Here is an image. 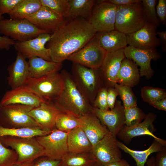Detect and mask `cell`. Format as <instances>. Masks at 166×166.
I'll list each match as a JSON object with an SVG mask.
<instances>
[{"label": "cell", "mask_w": 166, "mask_h": 166, "mask_svg": "<svg viewBox=\"0 0 166 166\" xmlns=\"http://www.w3.org/2000/svg\"><path fill=\"white\" fill-rule=\"evenodd\" d=\"M81 128L93 146L106 135L110 133L101 123L93 112L80 117Z\"/></svg>", "instance_id": "7402d4cb"}, {"label": "cell", "mask_w": 166, "mask_h": 166, "mask_svg": "<svg viewBox=\"0 0 166 166\" xmlns=\"http://www.w3.org/2000/svg\"><path fill=\"white\" fill-rule=\"evenodd\" d=\"M107 53L95 36L84 46L69 56L67 60L89 68L98 69L101 68Z\"/></svg>", "instance_id": "9c48e42d"}, {"label": "cell", "mask_w": 166, "mask_h": 166, "mask_svg": "<svg viewBox=\"0 0 166 166\" xmlns=\"http://www.w3.org/2000/svg\"><path fill=\"white\" fill-rule=\"evenodd\" d=\"M25 85L46 101L53 102L61 93L64 83L61 73L57 71L39 77H29Z\"/></svg>", "instance_id": "5b68a950"}, {"label": "cell", "mask_w": 166, "mask_h": 166, "mask_svg": "<svg viewBox=\"0 0 166 166\" xmlns=\"http://www.w3.org/2000/svg\"><path fill=\"white\" fill-rule=\"evenodd\" d=\"M124 51L126 58L133 61L139 67L140 77L144 76L147 79L152 77L154 71L151 66V61H156L160 57L156 48L141 49L128 45Z\"/></svg>", "instance_id": "4fadbf2b"}, {"label": "cell", "mask_w": 166, "mask_h": 166, "mask_svg": "<svg viewBox=\"0 0 166 166\" xmlns=\"http://www.w3.org/2000/svg\"><path fill=\"white\" fill-rule=\"evenodd\" d=\"M67 144L69 152L73 153L90 152L93 147L90 142L80 127L68 132Z\"/></svg>", "instance_id": "4316f807"}, {"label": "cell", "mask_w": 166, "mask_h": 166, "mask_svg": "<svg viewBox=\"0 0 166 166\" xmlns=\"http://www.w3.org/2000/svg\"><path fill=\"white\" fill-rule=\"evenodd\" d=\"M117 144L120 149L132 156L136 161L137 166H144L148 156L151 154L157 152L166 147L155 140L148 148L143 151H136L131 149L123 143L118 140L117 141Z\"/></svg>", "instance_id": "83f0119b"}, {"label": "cell", "mask_w": 166, "mask_h": 166, "mask_svg": "<svg viewBox=\"0 0 166 166\" xmlns=\"http://www.w3.org/2000/svg\"><path fill=\"white\" fill-rule=\"evenodd\" d=\"M33 108L20 104L0 105V125L10 128L39 127L29 114Z\"/></svg>", "instance_id": "52a82bcc"}, {"label": "cell", "mask_w": 166, "mask_h": 166, "mask_svg": "<svg viewBox=\"0 0 166 166\" xmlns=\"http://www.w3.org/2000/svg\"><path fill=\"white\" fill-rule=\"evenodd\" d=\"M116 137L109 133L93 146L91 152L96 162L106 166L121 159Z\"/></svg>", "instance_id": "7c38bea8"}, {"label": "cell", "mask_w": 166, "mask_h": 166, "mask_svg": "<svg viewBox=\"0 0 166 166\" xmlns=\"http://www.w3.org/2000/svg\"><path fill=\"white\" fill-rule=\"evenodd\" d=\"M81 124L80 118L62 112L57 117L55 128L61 131L68 133L73 129L81 127Z\"/></svg>", "instance_id": "d6a6232c"}, {"label": "cell", "mask_w": 166, "mask_h": 166, "mask_svg": "<svg viewBox=\"0 0 166 166\" xmlns=\"http://www.w3.org/2000/svg\"><path fill=\"white\" fill-rule=\"evenodd\" d=\"M96 160L91 151L68 152L61 160V166H92Z\"/></svg>", "instance_id": "1f68e13d"}, {"label": "cell", "mask_w": 166, "mask_h": 166, "mask_svg": "<svg viewBox=\"0 0 166 166\" xmlns=\"http://www.w3.org/2000/svg\"><path fill=\"white\" fill-rule=\"evenodd\" d=\"M95 2L93 0H69L68 18H80L88 20Z\"/></svg>", "instance_id": "f1b7e54d"}, {"label": "cell", "mask_w": 166, "mask_h": 166, "mask_svg": "<svg viewBox=\"0 0 166 166\" xmlns=\"http://www.w3.org/2000/svg\"><path fill=\"white\" fill-rule=\"evenodd\" d=\"M114 87L123 102L125 109L137 106V100L131 87L126 85L116 83Z\"/></svg>", "instance_id": "836d02e7"}, {"label": "cell", "mask_w": 166, "mask_h": 166, "mask_svg": "<svg viewBox=\"0 0 166 166\" xmlns=\"http://www.w3.org/2000/svg\"><path fill=\"white\" fill-rule=\"evenodd\" d=\"M61 160L53 159L42 156L34 160L32 166H61Z\"/></svg>", "instance_id": "60d3db41"}, {"label": "cell", "mask_w": 166, "mask_h": 166, "mask_svg": "<svg viewBox=\"0 0 166 166\" xmlns=\"http://www.w3.org/2000/svg\"><path fill=\"white\" fill-rule=\"evenodd\" d=\"M106 166H130L127 161L125 160L121 159L111 163Z\"/></svg>", "instance_id": "f907efd6"}, {"label": "cell", "mask_w": 166, "mask_h": 166, "mask_svg": "<svg viewBox=\"0 0 166 166\" xmlns=\"http://www.w3.org/2000/svg\"><path fill=\"white\" fill-rule=\"evenodd\" d=\"M27 61L29 77H39L52 73L59 71L62 63H57L48 61L37 57L28 58Z\"/></svg>", "instance_id": "d4e9b609"}, {"label": "cell", "mask_w": 166, "mask_h": 166, "mask_svg": "<svg viewBox=\"0 0 166 166\" xmlns=\"http://www.w3.org/2000/svg\"><path fill=\"white\" fill-rule=\"evenodd\" d=\"M71 71L78 88L93 105L98 91L104 85L100 68L92 69L73 63Z\"/></svg>", "instance_id": "3957f363"}, {"label": "cell", "mask_w": 166, "mask_h": 166, "mask_svg": "<svg viewBox=\"0 0 166 166\" xmlns=\"http://www.w3.org/2000/svg\"><path fill=\"white\" fill-rule=\"evenodd\" d=\"M124 108L120 101L116 100L112 109L102 110L93 107V113L101 124L116 137L125 125Z\"/></svg>", "instance_id": "9a60e30c"}, {"label": "cell", "mask_w": 166, "mask_h": 166, "mask_svg": "<svg viewBox=\"0 0 166 166\" xmlns=\"http://www.w3.org/2000/svg\"><path fill=\"white\" fill-rule=\"evenodd\" d=\"M61 112L53 102H45L33 108L29 114L40 128L51 132L56 129L57 117Z\"/></svg>", "instance_id": "d6986e66"}, {"label": "cell", "mask_w": 166, "mask_h": 166, "mask_svg": "<svg viewBox=\"0 0 166 166\" xmlns=\"http://www.w3.org/2000/svg\"><path fill=\"white\" fill-rule=\"evenodd\" d=\"M18 156L13 149L5 146L0 137V166H12L17 163Z\"/></svg>", "instance_id": "74e56055"}, {"label": "cell", "mask_w": 166, "mask_h": 166, "mask_svg": "<svg viewBox=\"0 0 166 166\" xmlns=\"http://www.w3.org/2000/svg\"><path fill=\"white\" fill-rule=\"evenodd\" d=\"M68 133L56 128L47 135L36 137L43 148V156L61 160L69 152L67 144Z\"/></svg>", "instance_id": "8fae6325"}, {"label": "cell", "mask_w": 166, "mask_h": 166, "mask_svg": "<svg viewBox=\"0 0 166 166\" xmlns=\"http://www.w3.org/2000/svg\"><path fill=\"white\" fill-rule=\"evenodd\" d=\"M0 139L5 146L11 147L17 153L18 156L17 162H32L43 156V148L35 137L4 136L0 137Z\"/></svg>", "instance_id": "8992f818"}, {"label": "cell", "mask_w": 166, "mask_h": 166, "mask_svg": "<svg viewBox=\"0 0 166 166\" xmlns=\"http://www.w3.org/2000/svg\"><path fill=\"white\" fill-rule=\"evenodd\" d=\"M124 49L107 52L100 68L104 85L114 87L122 62L125 58Z\"/></svg>", "instance_id": "44dd1931"}, {"label": "cell", "mask_w": 166, "mask_h": 166, "mask_svg": "<svg viewBox=\"0 0 166 166\" xmlns=\"http://www.w3.org/2000/svg\"><path fill=\"white\" fill-rule=\"evenodd\" d=\"M107 89L108 88L103 85L99 89L93 103L94 108L102 110L109 109L107 100Z\"/></svg>", "instance_id": "ab89813d"}, {"label": "cell", "mask_w": 166, "mask_h": 166, "mask_svg": "<svg viewBox=\"0 0 166 166\" xmlns=\"http://www.w3.org/2000/svg\"><path fill=\"white\" fill-rule=\"evenodd\" d=\"M47 102L24 85L7 91L0 101V105L20 104L33 108Z\"/></svg>", "instance_id": "ac0fdd59"}, {"label": "cell", "mask_w": 166, "mask_h": 166, "mask_svg": "<svg viewBox=\"0 0 166 166\" xmlns=\"http://www.w3.org/2000/svg\"><path fill=\"white\" fill-rule=\"evenodd\" d=\"M156 6L157 17L160 23L165 25L166 23V0H159Z\"/></svg>", "instance_id": "7bdbcfd3"}, {"label": "cell", "mask_w": 166, "mask_h": 166, "mask_svg": "<svg viewBox=\"0 0 166 166\" xmlns=\"http://www.w3.org/2000/svg\"><path fill=\"white\" fill-rule=\"evenodd\" d=\"M156 117L155 114L150 112L146 115L144 121L139 124L132 127H127L125 125L117 136L122 140L128 144L135 137L148 135L152 136L164 146H166V141L157 137L153 134L156 129L153 123Z\"/></svg>", "instance_id": "e0dca14e"}, {"label": "cell", "mask_w": 166, "mask_h": 166, "mask_svg": "<svg viewBox=\"0 0 166 166\" xmlns=\"http://www.w3.org/2000/svg\"><path fill=\"white\" fill-rule=\"evenodd\" d=\"M3 18L2 15L0 14V20ZM15 42L8 37L0 35V49L9 50L12 45H14Z\"/></svg>", "instance_id": "f6af8a7d"}, {"label": "cell", "mask_w": 166, "mask_h": 166, "mask_svg": "<svg viewBox=\"0 0 166 166\" xmlns=\"http://www.w3.org/2000/svg\"><path fill=\"white\" fill-rule=\"evenodd\" d=\"M155 108L160 110L166 111V97L154 101L151 104Z\"/></svg>", "instance_id": "c3c4849f"}, {"label": "cell", "mask_w": 166, "mask_h": 166, "mask_svg": "<svg viewBox=\"0 0 166 166\" xmlns=\"http://www.w3.org/2000/svg\"><path fill=\"white\" fill-rule=\"evenodd\" d=\"M42 6H46L60 16L68 18L69 0H40Z\"/></svg>", "instance_id": "e575fe53"}, {"label": "cell", "mask_w": 166, "mask_h": 166, "mask_svg": "<svg viewBox=\"0 0 166 166\" xmlns=\"http://www.w3.org/2000/svg\"><path fill=\"white\" fill-rule=\"evenodd\" d=\"M34 161L21 163L17 162L12 166H32L33 164Z\"/></svg>", "instance_id": "816d5d0a"}, {"label": "cell", "mask_w": 166, "mask_h": 166, "mask_svg": "<svg viewBox=\"0 0 166 166\" xmlns=\"http://www.w3.org/2000/svg\"><path fill=\"white\" fill-rule=\"evenodd\" d=\"M156 35H158L161 44L162 48L163 51H166V31H156Z\"/></svg>", "instance_id": "681fc988"}, {"label": "cell", "mask_w": 166, "mask_h": 166, "mask_svg": "<svg viewBox=\"0 0 166 166\" xmlns=\"http://www.w3.org/2000/svg\"><path fill=\"white\" fill-rule=\"evenodd\" d=\"M26 19L38 29L49 34L54 32L66 21L65 18L43 6Z\"/></svg>", "instance_id": "ffe728a7"}, {"label": "cell", "mask_w": 166, "mask_h": 166, "mask_svg": "<svg viewBox=\"0 0 166 166\" xmlns=\"http://www.w3.org/2000/svg\"><path fill=\"white\" fill-rule=\"evenodd\" d=\"M140 77L137 65L133 61L125 57L117 75V83L132 87L138 84Z\"/></svg>", "instance_id": "484cf974"}, {"label": "cell", "mask_w": 166, "mask_h": 166, "mask_svg": "<svg viewBox=\"0 0 166 166\" xmlns=\"http://www.w3.org/2000/svg\"><path fill=\"white\" fill-rule=\"evenodd\" d=\"M92 166H103L101 165L96 162Z\"/></svg>", "instance_id": "db71d44e"}, {"label": "cell", "mask_w": 166, "mask_h": 166, "mask_svg": "<svg viewBox=\"0 0 166 166\" xmlns=\"http://www.w3.org/2000/svg\"><path fill=\"white\" fill-rule=\"evenodd\" d=\"M96 33L87 20L79 18L66 21L51 34L47 48L51 61L62 63L84 46Z\"/></svg>", "instance_id": "6da1fadb"}, {"label": "cell", "mask_w": 166, "mask_h": 166, "mask_svg": "<svg viewBox=\"0 0 166 166\" xmlns=\"http://www.w3.org/2000/svg\"><path fill=\"white\" fill-rule=\"evenodd\" d=\"M95 36L100 46L107 52L124 49L128 46L126 34L115 30L97 32Z\"/></svg>", "instance_id": "cb8c5ba5"}, {"label": "cell", "mask_w": 166, "mask_h": 166, "mask_svg": "<svg viewBox=\"0 0 166 166\" xmlns=\"http://www.w3.org/2000/svg\"><path fill=\"white\" fill-rule=\"evenodd\" d=\"M156 0H142L141 4L147 22H151L157 26L160 22L156 14Z\"/></svg>", "instance_id": "f35d334b"}, {"label": "cell", "mask_w": 166, "mask_h": 166, "mask_svg": "<svg viewBox=\"0 0 166 166\" xmlns=\"http://www.w3.org/2000/svg\"><path fill=\"white\" fill-rule=\"evenodd\" d=\"M141 95L143 100L150 105L154 101L166 97V91L162 88L145 86L142 88Z\"/></svg>", "instance_id": "d590c367"}, {"label": "cell", "mask_w": 166, "mask_h": 166, "mask_svg": "<svg viewBox=\"0 0 166 166\" xmlns=\"http://www.w3.org/2000/svg\"><path fill=\"white\" fill-rule=\"evenodd\" d=\"M157 26L147 22L138 30L126 34L128 45L137 49H149L156 48L161 44L156 36Z\"/></svg>", "instance_id": "2e32d148"}, {"label": "cell", "mask_w": 166, "mask_h": 166, "mask_svg": "<svg viewBox=\"0 0 166 166\" xmlns=\"http://www.w3.org/2000/svg\"><path fill=\"white\" fill-rule=\"evenodd\" d=\"M22 0H0V14H9Z\"/></svg>", "instance_id": "b9f144b4"}, {"label": "cell", "mask_w": 166, "mask_h": 166, "mask_svg": "<svg viewBox=\"0 0 166 166\" xmlns=\"http://www.w3.org/2000/svg\"><path fill=\"white\" fill-rule=\"evenodd\" d=\"M147 22L141 2L117 6L115 30L127 34L138 30Z\"/></svg>", "instance_id": "277c9868"}, {"label": "cell", "mask_w": 166, "mask_h": 166, "mask_svg": "<svg viewBox=\"0 0 166 166\" xmlns=\"http://www.w3.org/2000/svg\"><path fill=\"white\" fill-rule=\"evenodd\" d=\"M125 125L132 127L141 123L145 118L146 114L137 106L124 109Z\"/></svg>", "instance_id": "8d00e7d4"}, {"label": "cell", "mask_w": 166, "mask_h": 166, "mask_svg": "<svg viewBox=\"0 0 166 166\" xmlns=\"http://www.w3.org/2000/svg\"><path fill=\"white\" fill-rule=\"evenodd\" d=\"M166 147L157 152L155 158V166H166Z\"/></svg>", "instance_id": "bcb514c9"}, {"label": "cell", "mask_w": 166, "mask_h": 166, "mask_svg": "<svg viewBox=\"0 0 166 166\" xmlns=\"http://www.w3.org/2000/svg\"><path fill=\"white\" fill-rule=\"evenodd\" d=\"M61 73L64 81L62 91L53 101L62 112L80 118L93 112V107L76 85L71 73L65 70Z\"/></svg>", "instance_id": "7a4b0ae2"}, {"label": "cell", "mask_w": 166, "mask_h": 166, "mask_svg": "<svg viewBox=\"0 0 166 166\" xmlns=\"http://www.w3.org/2000/svg\"><path fill=\"white\" fill-rule=\"evenodd\" d=\"M42 6L40 0H22L9 14L11 19H26Z\"/></svg>", "instance_id": "f546056e"}, {"label": "cell", "mask_w": 166, "mask_h": 166, "mask_svg": "<svg viewBox=\"0 0 166 166\" xmlns=\"http://www.w3.org/2000/svg\"><path fill=\"white\" fill-rule=\"evenodd\" d=\"M43 33H48L38 29L26 19L3 18L0 20V34L14 41H26L35 38Z\"/></svg>", "instance_id": "ba28073f"}, {"label": "cell", "mask_w": 166, "mask_h": 166, "mask_svg": "<svg viewBox=\"0 0 166 166\" xmlns=\"http://www.w3.org/2000/svg\"><path fill=\"white\" fill-rule=\"evenodd\" d=\"M50 36L51 34L49 33H42L36 38L26 41H15L14 47L17 52L26 58L35 56L52 61L49 49L45 47V44L50 40Z\"/></svg>", "instance_id": "5bb4252c"}, {"label": "cell", "mask_w": 166, "mask_h": 166, "mask_svg": "<svg viewBox=\"0 0 166 166\" xmlns=\"http://www.w3.org/2000/svg\"><path fill=\"white\" fill-rule=\"evenodd\" d=\"M118 94L116 89L114 87L108 88L107 100L108 106L109 109H112L114 107L116 98Z\"/></svg>", "instance_id": "ee69618b"}, {"label": "cell", "mask_w": 166, "mask_h": 166, "mask_svg": "<svg viewBox=\"0 0 166 166\" xmlns=\"http://www.w3.org/2000/svg\"><path fill=\"white\" fill-rule=\"evenodd\" d=\"M100 1L88 21L96 32L114 30L117 6L108 1Z\"/></svg>", "instance_id": "30bf717a"}, {"label": "cell", "mask_w": 166, "mask_h": 166, "mask_svg": "<svg viewBox=\"0 0 166 166\" xmlns=\"http://www.w3.org/2000/svg\"><path fill=\"white\" fill-rule=\"evenodd\" d=\"M147 166H155V157H152L147 160L146 162Z\"/></svg>", "instance_id": "f5cc1de1"}, {"label": "cell", "mask_w": 166, "mask_h": 166, "mask_svg": "<svg viewBox=\"0 0 166 166\" xmlns=\"http://www.w3.org/2000/svg\"><path fill=\"white\" fill-rule=\"evenodd\" d=\"M109 2L117 6H127L141 2V0H109Z\"/></svg>", "instance_id": "7dc6e473"}, {"label": "cell", "mask_w": 166, "mask_h": 166, "mask_svg": "<svg viewBox=\"0 0 166 166\" xmlns=\"http://www.w3.org/2000/svg\"><path fill=\"white\" fill-rule=\"evenodd\" d=\"M8 83L12 89L25 85L29 77L27 61L17 52L15 60L8 67Z\"/></svg>", "instance_id": "603a6c76"}, {"label": "cell", "mask_w": 166, "mask_h": 166, "mask_svg": "<svg viewBox=\"0 0 166 166\" xmlns=\"http://www.w3.org/2000/svg\"><path fill=\"white\" fill-rule=\"evenodd\" d=\"M51 132L43 130L39 127L10 128H5L0 125V137H36L46 135Z\"/></svg>", "instance_id": "4dcf8cb0"}]
</instances>
